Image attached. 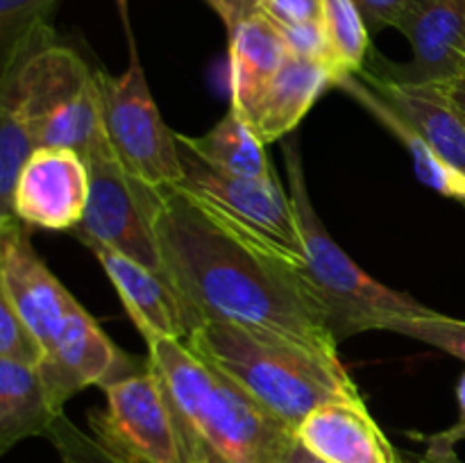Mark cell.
Segmentation results:
<instances>
[{
    "label": "cell",
    "mask_w": 465,
    "mask_h": 463,
    "mask_svg": "<svg viewBox=\"0 0 465 463\" xmlns=\"http://www.w3.org/2000/svg\"><path fill=\"white\" fill-rule=\"evenodd\" d=\"M0 295L12 302L45 354L80 304L36 254L30 227L16 216L0 218Z\"/></svg>",
    "instance_id": "obj_11"
},
{
    "label": "cell",
    "mask_w": 465,
    "mask_h": 463,
    "mask_svg": "<svg viewBox=\"0 0 465 463\" xmlns=\"http://www.w3.org/2000/svg\"><path fill=\"white\" fill-rule=\"evenodd\" d=\"M62 0H0V71L41 41L54 39L50 16Z\"/></svg>",
    "instance_id": "obj_24"
},
{
    "label": "cell",
    "mask_w": 465,
    "mask_h": 463,
    "mask_svg": "<svg viewBox=\"0 0 465 463\" xmlns=\"http://www.w3.org/2000/svg\"><path fill=\"white\" fill-rule=\"evenodd\" d=\"M227 27V34L241 25L245 18L254 16L262 9L263 0H204Z\"/></svg>",
    "instance_id": "obj_32"
},
{
    "label": "cell",
    "mask_w": 465,
    "mask_h": 463,
    "mask_svg": "<svg viewBox=\"0 0 465 463\" xmlns=\"http://www.w3.org/2000/svg\"><path fill=\"white\" fill-rule=\"evenodd\" d=\"M62 413L39 366L0 359V454L32 436H48Z\"/></svg>",
    "instance_id": "obj_20"
},
{
    "label": "cell",
    "mask_w": 465,
    "mask_h": 463,
    "mask_svg": "<svg viewBox=\"0 0 465 463\" xmlns=\"http://www.w3.org/2000/svg\"><path fill=\"white\" fill-rule=\"evenodd\" d=\"M289 57L280 25L263 12L245 18L230 32L232 109L245 116L263 86L275 77Z\"/></svg>",
    "instance_id": "obj_19"
},
{
    "label": "cell",
    "mask_w": 465,
    "mask_h": 463,
    "mask_svg": "<svg viewBox=\"0 0 465 463\" xmlns=\"http://www.w3.org/2000/svg\"><path fill=\"white\" fill-rule=\"evenodd\" d=\"M184 143L195 154L221 171L254 180H275V166L268 162L263 141L259 139L236 109H227L225 116L203 136L182 134Z\"/></svg>",
    "instance_id": "obj_21"
},
{
    "label": "cell",
    "mask_w": 465,
    "mask_h": 463,
    "mask_svg": "<svg viewBox=\"0 0 465 463\" xmlns=\"http://www.w3.org/2000/svg\"><path fill=\"white\" fill-rule=\"evenodd\" d=\"M84 162L89 168V204L71 234L84 245H104L163 272L153 225V186L134 180L121 166L109 141L98 145Z\"/></svg>",
    "instance_id": "obj_8"
},
{
    "label": "cell",
    "mask_w": 465,
    "mask_h": 463,
    "mask_svg": "<svg viewBox=\"0 0 465 463\" xmlns=\"http://www.w3.org/2000/svg\"><path fill=\"white\" fill-rule=\"evenodd\" d=\"M95 73L103 94L104 132L121 166L153 189L177 184L182 177L177 132L159 113L134 39L130 36V62L123 75Z\"/></svg>",
    "instance_id": "obj_7"
},
{
    "label": "cell",
    "mask_w": 465,
    "mask_h": 463,
    "mask_svg": "<svg viewBox=\"0 0 465 463\" xmlns=\"http://www.w3.org/2000/svg\"><path fill=\"white\" fill-rule=\"evenodd\" d=\"M89 204V168L77 153L36 148L18 172L12 216L27 227L73 232Z\"/></svg>",
    "instance_id": "obj_12"
},
{
    "label": "cell",
    "mask_w": 465,
    "mask_h": 463,
    "mask_svg": "<svg viewBox=\"0 0 465 463\" xmlns=\"http://www.w3.org/2000/svg\"><path fill=\"white\" fill-rule=\"evenodd\" d=\"M384 330L411 336L420 343L434 345V348L465 361V320H459V318L443 316V313L430 309L420 316L389 318Z\"/></svg>",
    "instance_id": "obj_25"
},
{
    "label": "cell",
    "mask_w": 465,
    "mask_h": 463,
    "mask_svg": "<svg viewBox=\"0 0 465 463\" xmlns=\"http://www.w3.org/2000/svg\"><path fill=\"white\" fill-rule=\"evenodd\" d=\"M107 409L89 411L94 436L130 463H186L180 431L153 366L103 386Z\"/></svg>",
    "instance_id": "obj_9"
},
{
    "label": "cell",
    "mask_w": 465,
    "mask_h": 463,
    "mask_svg": "<svg viewBox=\"0 0 465 463\" xmlns=\"http://www.w3.org/2000/svg\"><path fill=\"white\" fill-rule=\"evenodd\" d=\"M186 345L248 390L293 434L322 404L366 402L339 354L316 352L223 322H204Z\"/></svg>",
    "instance_id": "obj_3"
},
{
    "label": "cell",
    "mask_w": 465,
    "mask_h": 463,
    "mask_svg": "<svg viewBox=\"0 0 465 463\" xmlns=\"http://www.w3.org/2000/svg\"><path fill=\"white\" fill-rule=\"evenodd\" d=\"M404 463H465L459 458V454H430V452H422V454H402Z\"/></svg>",
    "instance_id": "obj_33"
},
{
    "label": "cell",
    "mask_w": 465,
    "mask_h": 463,
    "mask_svg": "<svg viewBox=\"0 0 465 463\" xmlns=\"http://www.w3.org/2000/svg\"><path fill=\"white\" fill-rule=\"evenodd\" d=\"M163 272L200 322L339 354L321 302L286 259L241 234L175 184L154 189Z\"/></svg>",
    "instance_id": "obj_1"
},
{
    "label": "cell",
    "mask_w": 465,
    "mask_h": 463,
    "mask_svg": "<svg viewBox=\"0 0 465 463\" xmlns=\"http://www.w3.org/2000/svg\"><path fill=\"white\" fill-rule=\"evenodd\" d=\"M280 30L282 34H284L286 45H289V53L300 54V57L316 59V62L327 64V66L331 68L322 23H304V25L280 27Z\"/></svg>",
    "instance_id": "obj_28"
},
{
    "label": "cell",
    "mask_w": 465,
    "mask_h": 463,
    "mask_svg": "<svg viewBox=\"0 0 465 463\" xmlns=\"http://www.w3.org/2000/svg\"><path fill=\"white\" fill-rule=\"evenodd\" d=\"M182 177L175 186L302 275V239L289 191L277 180L232 175L204 162L177 134Z\"/></svg>",
    "instance_id": "obj_6"
},
{
    "label": "cell",
    "mask_w": 465,
    "mask_h": 463,
    "mask_svg": "<svg viewBox=\"0 0 465 463\" xmlns=\"http://www.w3.org/2000/svg\"><path fill=\"white\" fill-rule=\"evenodd\" d=\"M357 75L386 103L416 123L440 159L465 177V121L450 100L445 86L393 84L366 71H359Z\"/></svg>",
    "instance_id": "obj_17"
},
{
    "label": "cell",
    "mask_w": 465,
    "mask_h": 463,
    "mask_svg": "<svg viewBox=\"0 0 465 463\" xmlns=\"http://www.w3.org/2000/svg\"><path fill=\"white\" fill-rule=\"evenodd\" d=\"M282 463H325V461H321L318 457H313V454L309 452L304 445H300V440L295 438V443L291 445V449L286 452L284 461H282Z\"/></svg>",
    "instance_id": "obj_34"
},
{
    "label": "cell",
    "mask_w": 465,
    "mask_h": 463,
    "mask_svg": "<svg viewBox=\"0 0 465 463\" xmlns=\"http://www.w3.org/2000/svg\"><path fill=\"white\" fill-rule=\"evenodd\" d=\"M334 86L343 91V94H348L354 103L361 104L381 127H386L402 143V148L411 154L418 180L425 182L430 189L439 191L445 198H452L465 204V177L459 175L454 168H450L440 159V154L436 153L434 145L427 141V136L422 134V130L416 123L409 121L400 109H395L380 94H375L372 86L363 82L357 73L354 75L336 77Z\"/></svg>",
    "instance_id": "obj_18"
},
{
    "label": "cell",
    "mask_w": 465,
    "mask_h": 463,
    "mask_svg": "<svg viewBox=\"0 0 465 463\" xmlns=\"http://www.w3.org/2000/svg\"><path fill=\"white\" fill-rule=\"evenodd\" d=\"M94 75L54 39L41 41L0 71V218L12 216L18 172L39 148L50 113Z\"/></svg>",
    "instance_id": "obj_5"
},
{
    "label": "cell",
    "mask_w": 465,
    "mask_h": 463,
    "mask_svg": "<svg viewBox=\"0 0 465 463\" xmlns=\"http://www.w3.org/2000/svg\"><path fill=\"white\" fill-rule=\"evenodd\" d=\"M411 44L409 62L371 53L361 71L407 86H452L465 77V0H413L398 21Z\"/></svg>",
    "instance_id": "obj_10"
},
{
    "label": "cell",
    "mask_w": 465,
    "mask_h": 463,
    "mask_svg": "<svg viewBox=\"0 0 465 463\" xmlns=\"http://www.w3.org/2000/svg\"><path fill=\"white\" fill-rule=\"evenodd\" d=\"M295 438L325 463H404L366 402H330L309 413Z\"/></svg>",
    "instance_id": "obj_15"
},
{
    "label": "cell",
    "mask_w": 465,
    "mask_h": 463,
    "mask_svg": "<svg viewBox=\"0 0 465 463\" xmlns=\"http://www.w3.org/2000/svg\"><path fill=\"white\" fill-rule=\"evenodd\" d=\"M282 153L289 172V195L302 239V277L313 298L321 302L334 339L341 343L361 331L384 330L389 318L420 316L430 311L427 304L418 302L411 295L372 280L345 254L322 225L309 198L298 139H286Z\"/></svg>",
    "instance_id": "obj_4"
},
{
    "label": "cell",
    "mask_w": 465,
    "mask_h": 463,
    "mask_svg": "<svg viewBox=\"0 0 465 463\" xmlns=\"http://www.w3.org/2000/svg\"><path fill=\"white\" fill-rule=\"evenodd\" d=\"M457 399H459V420L457 425L450 427V429L440 431L434 436H416V438L425 440L430 454H454L457 452V445L465 440V372L459 379L457 386Z\"/></svg>",
    "instance_id": "obj_31"
},
{
    "label": "cell",
    "mask_w": 465,
    "mask_h": 463,
    "mask_svg": "<svg viewBox=\"0 0 465 463\" xmlns=\"http://www.w3.org/2000/svg\"><path fill=\"white\" fill-rule=\"evenodd\" d=\"M445 89H448L450 100H452V104L457 107V112L461 113V118L465 121V77L463 80L454 82L452 86H445Z\"/></svg>",
    "instance_id": "obj_35"
},
{
    "label": "cell",
    "mask_w": 465,
    "mask_h": 463,
    "mask_svg": "<svg viewBox=\"0 0 465 463\" xmlns=\"http://www.w3.org/2000/svg\"><path fill=\"white\" fill-rule=\"evenodd\" d=\"M148 366L127 357L95 322V318L77 304L68 316L62 334L41 363V372L54 402L64 404L89 386H100L132 375Z\"/></svg>",
    "instance_id": "obj_13"
},
{
    "label": "cell",
    "mask_w": 465,
    "mask_h": 463,
    "mask_svg": "<svg viewBox=\"0 0 465 463\" xmlns=\"http://www.w3.org/2000/svg\"><path fill=\"white\" fill-rule=\"evenodd\" d=\"M366 21L368 30L380 32L384 27H395L402 14L411 7L413 0H354Z\"/></svg>",
    "instance_id": "obj_30"
},
{
    "label": "cell",
    "mask_w": 465,
    "mask_h": 463,
    "mask_svg": "<svg viewBox=\"0 0 465 463\" xmlns=\"http://www.w3.org/2000/svg\"><path fill=\"white\" fill-rule=\"evenodd\" d=\"M325 30L334 82L341 75H354L371 57V30L354 0H322Z\"/></svg>",
    "instance_id": "obj_23"
},
{
    "label": "cell",
    "mask_w": 465,
    "mask_h": 463,
    "mask_svg": "<svg viewBox=\"0 0 465 463\" xmlns=\"http://www.w3.org/2000/svg\"><path fill=\"white\" fill-rule=\"evenodd\" d=\"M148 361L171 402L186 463L284 461L293 431L189 345L154 340Z\"/></svg>",
    "instance_id": "obj_2"
},
{
    "label": "cell",
    "mask_w": 465,
    "mask_h": 463,
    "mask_svg": "<svg viewBox=\"0 0 465 463\" xmlns=\"http://www.w3.org/2000/svg\"><path fill=\"white\" fill-rule=\"evenodd\" d=\"M330 86H334V73L327 64L289 53L243 118L263 145L275 143L300 125L318 95Z\"/></svg>",
    "instance_id": "obj_16"
},
{
    "label": "cell",
    "mask_w": 465,
    "mask_h": 463,
    "mask_svg": "<svg viewBox=\"0 0 465 463\" xmlns=\"http://www.w3.org/2000/svg\"><path fill=\"white\" fill-rule=\"evenodd\" d=\"M107 141L103 121V94H100L98 73L64 100L45 121L39 136V148H64L89 157L98 145Z\"/></svg>",
    "instance_id": "obj_22"
},
{
    "label": "cell",
    "mask_w": 465,
    "mask_h": 463,
    "mask_svg": "<svg viewBox=\"0 0 465 463\" xmlns=\"http://www.w3.org/2000/svg\"><path fill=\"white\" fill-rule=\"evenodd\" d=\"M103 271L107 272L125 311L145 343L154 340H180L189 343L191 336L203 327L200 318L182 300L166 272L136 263L134 259L104 245L89 243Z\"/></svg>",
    "instance_id": "obj_14"
},
{
    "label": "cell",
    "mask_w": 465,
    "mask_h": 463,
    "mask_svg": "<svg viewBox=\"0 0 465 463\" xmlns=\"http://www.w3.org/2000/svg\"><path fill=\"white\" fill-rule=\"evenodd\" d=\"M259 12L280 27L304 25V23L322 21V0H263Z\"/></svg>",
    "instance_id": "obj_29"
},
{
    "label": "cell",
    "mask_w": 465,
    "mask_h": 463,
    "mask_svg": "<svg viewBox=\"0 0 465 463\" xmlns=\"http://www.w3.org/2000/svg\"><path fill=\"white\" fill-rule=\"evenodd\" d=\"M45 438L54 445L62 463H130L109 452L95 436L84 434L64 413L53 422Z\"/></svg>",
    "instance_id": "obj_26"
},
{
    "label": "cell",
    "mask_w": 465,
    "mask_h": 463,
    "mask_svg": "<svg viewBox=\"0 0 465 463\" xmlns=\"http://www.w3.org/2000/svg\"><path fill=\"white\" fill-rule=\"evenodd\" d=\"M0 359L30 363V366H41L45 359L44 345L3 295H0Z\"/></svg>",
    "instance_id": "obj_27"
}]
</instances>
